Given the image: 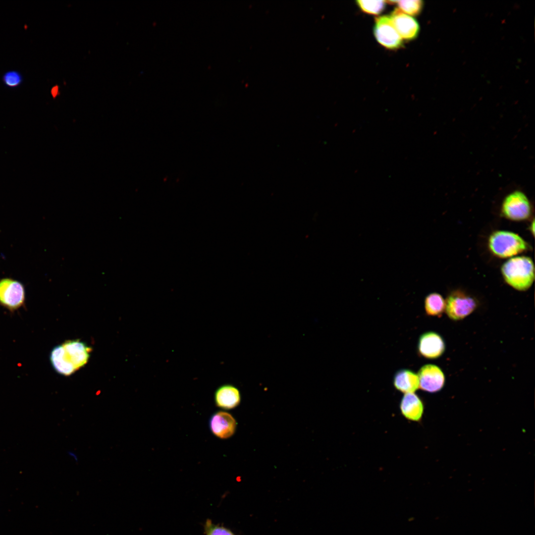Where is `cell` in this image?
Listing matches in <instances>:
<instances>
[{
  "mask_svg": "<svg viewBox=\"0 0 535 535\" xmlns=\"http://www.w3.org/2000/svg\"><path fill=\"white\" fill-rule=\"evenodd\" d=\"M91 351L92 348L79 339L68 340L52 349L50 360L57 373L67 376L87 364Z\"/></svg>",
  "mask_w": 535,
  "mask_h": 535,
  "instance_id": "6da1fadb",
  "label": "cell"
},
{
  "mask_svg": "<svg viewBox=\"0 0 535 535\" xmlns=\"http://www.w3.org/2000/svg\"><path fill=\"white\" fill-rule=\"evenodd\" d=\"M501 272L505 282L519 291L528 290L534 281V264L527 256L509 259L501 266Z\"/></svg>",
  "mask_w": 535,
  "mask_h": 535,
  "instance_id": "7a4b0ae2",
  "label": "cell"
},
{
  "mask_svg": "<svg viewBox=\"0 0 535 535\" xmlns=\"http://www.w3.org/2000/svg\"><path fill=\"white\" fill-rule=\"evenodd\" d=\"M488 246L494 256L500 258L513 257L528 250L526 241L514 232L497 230L489 237Z\"/></svg>",
  "mask_w": 535,
  "mask_h": 535,
  "instance_id": "3957f363",
  "label": "cell"
},
{
  "mask_svg": "<svg viewBox=\"0 0 535 535\" xmlns=\"http://www.w3.org/2000/svg\"><path fill=\"white\" fill-rule=\"evenodd\" d=\"M502 215L513 221H521L529 218L532 213L530 201L522 191L515 190L503 199L501 207Z\"/></svg>",
  "mask_w": 535,
  "mask_h": 535,
  "instance_id": "277c9868",
  "label": "cell"
},
{
  "mask_svg": "<svg viewBox=\"0 0 535 535\" xmlns=\"http://www.w3.org/2000/svg\"><path fill=\"white\" fill-rule=\"evenodd\" d=\"M476 299L457 290L449 294L445 300V312L451 320L459 321L471 314L477 308Z\"/></svg>",
  "mask_w": 535,
  "mask_h": 535,
  "instance_id": "5b68a950",
  "label": "cell"
},
{
  "mask_svg": "<svg viewBox=\"0 0 535 535\" xmlns=\"http://www.w3.org/2000/svg\"><path fill=\"white\" fill-rule=\"evenodd\" d=\"M25 300V289L21 282L9 277L0 279V306L14 312L24 305Z\"/></svg>",
  "mask_w": 535,
  "mask_h": 535,
  "instance_id": "8992f818",
  "label": "cell"
},
{
  "mask_svg": "<svg viewBox=\"0 0 535 535\" xmlns=\"http://www.w3.org/2000/svg\"><path fill=\"white\" fill-rule=\"evenodd\" d=\"M373 31L377 41L388 49L396 50L403 46L402 39L394 27L389 16L376 17Z\"/></svg>",
  "mask_w": 535,
  "mask_h": 535,
  "instance_id": "52a82bcc",
  "label": "cell"
},
{
  "mask_svg": "<svg viewBox=\"0 0 535 535\" xmlns=\"http://www.w3.org/2000/svg\"><path fill=\"white\" fill-rule=\"evenodd\" d=\"M419 387L423 390L434 393L444 386L445 377L440 368L433 364L422 366L418 374Z\"/></svg>",
  "mask_w": 535,
  "mask_h": 535,
  "instance_id": "ba28073f",
  "label": "cell"
},
{
  "mask_svg": "<svg viewBox=\"0 0 535 535\" xmlns=\"http://www.w3.org/2000/svg\"><path fill=\"white\" fill-rule=\"evenodd\" d=\"M445 350V343L437 333L428 331L422 334L418 344L420 355L427 359H434L440 357Z\"/></svg>",
  "mask_w": 535,
  "mask_h": 535,
  "instance_id": "9c48e42d",
  "label": "cell"
},
{
  "mask_svg": "<svg viewBox=\"0 0 535 535\" xmlns=\"http://www.w3.org/2000/svg\"><path fill=\"white\" fill-rule=\"evenodd\" d=\"M392 23L402 39L406 40L415 39L420 32L418 21L413 17L395 8L389 16Z\"/></svg>",
  "mask_w": 535,
  "mask_h": 535,
  "instance_id": "30bf717a",
  "label": "cell"
},
{
  "mask_svg": "<svg viewBox=\"0 0 535 535\" xmlns=\"http://www.w3.org/2000/svg\"><path fill=\"white\" fill-rule=\"evenodd\" d=\"M209 426L210 430L214 435L220 439H227L235 433L237 423L230 414L226 412L218 411L211 416Z\"/></svg>",
  "mask_w": 535,
  "mask_h": 535,
  "instance_id": "8fae6325",
  "label": "cell"
},
{
  "mask_svg": "<svg viewBox=\"0 0 535 535\" xmlns=\"http://www.w3.org/2000/svg\"><path fill=\"white\" fill-rule=\"evenodd\" d=\"M214 402L220 408L229 410L236 407L241 401L239 389L231 384L219 386L214 393Z\"/></svg>",
  "mask_w": 535,
  "mask_h": 535,
  "instance_id": "7c38bea8",
  "label": "cell"
},
{
  "mask_svg": "<svg viewBox=\"0 0 535 535\" xmlns=\"http://www.w3.org/2000/svg\"><path fill=\"white\" fill-rule=\"evenodd\" d=\"M400 408L403 416L412 421H420L424 412L423 403L414 393L404 394L401 401Z\"/></svg>",
  "mask_w": 535,
  "mask_h": 535,
  "instance_id": "4fadbf2b",
  "label": "cell"
},
{
  "mask_svg": "<svg viewBox=\"0 0 535 535\" xmlns=\"http://www.w3.org/2000/svg\"><path fill=\"white\" fill-rule=\"evenodd\" d=\"M393 384L396 389L405 393H414L419 387L418 375L407 369H401L395 373Z\"/></svg>",
  "mask_w": 535,
  "mask_h": 535,
  "instance_id": "5bb4252c",
  "label": "cell"
},
{
  "mask_svg": "<svg viewBox=\"0 0 535 535\" xmlns=\"http://www.w3.org/2000/svg\"><path fill=\"white\" fill-rule=\"evenodd\" d=\"M424 307L427 315L439 317L445 311V300L440 294L431 293L425 297Z\"/></svg>",
  "mask_w": 535,
  "mask_h": 535,
  "instance_id": "9a60e30c",
  "label": "cell"
},
{
  "mask_svg": "<svg viewBox=\"0 0 535 535\" xmlns=\"http://www.w3.org/2000/svg\"><path fill=\"white\" fill-rule=\"evenodd\" d=\"M356 3L362 11L368 14L377 15L385 8L384 0H357Z\"/></svg>",
  "mask_w": 535,
  "mask_h": 535,
  "instance_id": "2e32d148",
  "label": "cell"
},
{
  "mask_svg": "<svg viewBox=\"0 0 535 535\" xmlns=\"http://www.w3.org/2000/svg\"><path fill=\"white\" fill-rule=\"evenodd\" d=\"M397 4L400 9L408 14L419 15L423 8L424 2L420 0H399Z\"/></svg>",
  "mask_w": 535,
  "mask_h": 535,
  "instance_id": "e0dca14e",
  "label": "cell"
},
{
  "mask_svg": "<svg viewBox=\"0 0 535 535\" xmlns=\"http://www.w3.org/2000/svg\"><path fill=\"white\" fill-rule=\"evenodd\" d=\"M204 529L206 535H236L230 529L218 524H214L209 519L206 521Z\"/></svg>",
  "mask_w": 535,
  "mask_h": 535,
  "instance_id": "ac0fdd59",
  "label": "cell"
},
{
  "mask_svg": "<svg viewBox=\"0 0 535 535\" xmlns=\"http://www.w3.org/2000/svg\"><path fill=\"white\" fill-rule=\"evenodd\" d=\"M2 81L5 86L14 88L19 87L22 83L23 78L19 71L10 70L4 73Z\"/></svg>",
  "mask_w": 535,
  "mask_h": 535,
  "instance_id": "d6986e66",
  "label": "cell"
},
{
  "mask_svg": "<svg viewBox=\"0 0 535 535\" xmlns=\"http://www.w3.org/2000/svg\"><path fill=\"white\" fill-rule=\"evenodd\" d=\"M530 230L533 235L535 234V221L533 220L530 226Z\"/></svg>",
  "mask_w": 535,
  "mask_h": 535,
  "instance_id": "ffe728a7",
  "label": "cell"
}]
</instances>
